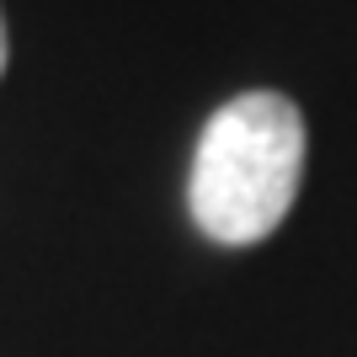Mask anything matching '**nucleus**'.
<instances>
[{
	"label": "nucleus",
	"mask_w": 357,
	"mask_h": 357,
	"mask_svg": "<svg viewBox=\"0 0 357 357\" xmlns=\"http://www.w3.org/2000/svg\"><path fill=\"white\" fill-rule=\"evenodd\" d=\"M11 64V32H6V11H0V75Z\"/></svg>",
	"instance_id": "2"
},
{
	"label": "nucleus",
	"mask_w": 357,
	"mask_h": 357,
	"mask_svg": "<svg viewBox=\"0 0 357 357\" xmlns=\"http://www.w3.org/2000/svg\"><path fill=\"white\" fill-rule=\"evenodd\" d=\"M304 181V112L283 91H240L203 123L187 176L192 224L213 245H261Z\"/></svg>",
	"instance_id": "1"
}]
</instances>
